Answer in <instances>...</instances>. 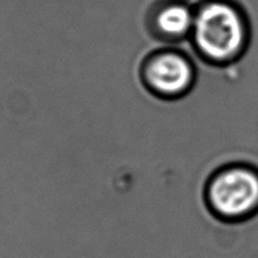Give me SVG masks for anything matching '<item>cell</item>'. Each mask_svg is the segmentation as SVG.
Segmentation results:
<instances>
[{"mask_svg": "<svg viewBox=\"0 0 258 258\" xmlns=\"http://www.w3.org/2000/svg\"><path fill=\"white\" fill-rule=\"evenodd\" d=\"M193 38L209 60L226 63L243 50L247 22L241 8L229 0H206L196 9Z\"/></svg>", "mask_w": 258, "mask_h": 258, "instance_id": "6da1fadb", "label": "cell"}, {"mask_svg": "<svg viewBox=\"0 0 258 258\" xmlns=\"http://www.w3.org/2000/svg\"><path fill=\"white\" fill-rule=\"evenodd\" d=\"M208 199L226 218H243L258 209V173L244 166L219 171L209 184Z\"/></svg>", "mask_w": 258, "mask_h": 258, "instance_id": "7a4b0ae2", "label": "cell"}, {"mask_svg": "<svg viewBox=\"0 0 258 258\" xmlns=\"http://www.w3.org/2000/svg\"><path fill=\"white\" fill-rule=\"evenodd\" d=\"M196 9L183 2L164 4L155 14L156 29L169 38H183L193 32Z\"/></svg>", "mask_w": 258, "mask_h": 258, "instance_id": "277c9868", "label": "cell"}, {"mask_svg": "<svg viewBox=\"0 0 258 258\" xmlns=\"http://www.w3.org/2000/svg\"><path fill=\"white\" fill-rule=\"evenodd\" d=\"M194 72L190 62L181 54L165 52L148 62L145 80L155 92L164 96H178L193 83Z\"/></svg>", "mask_w": 258, "mask_h": 258, "instance_id": "3957f363", "label": "cell"}]
</instances>
